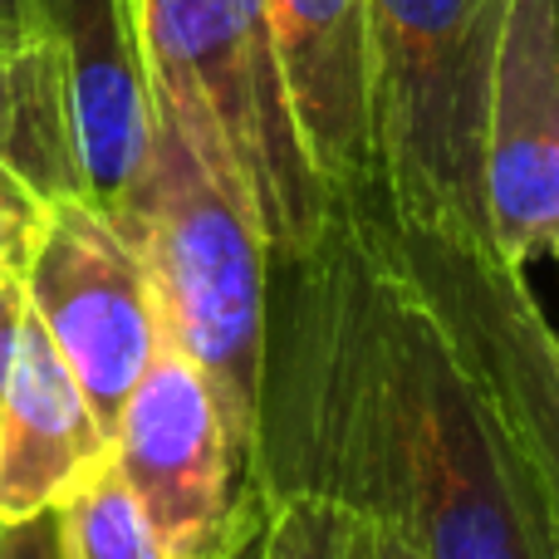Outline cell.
<instances>
[{
  "label": "cell",
  "instance_id": "cell-1",
  "mask_svg": "<svg viewBox=\"0 0 559 559\" xmlns=\"http://www.w3.org/2000/svg\"><path fill=\"white\" fill-rule=\"evenodd\" d=\"M255 491L324 496L423 559H559L383 187L334 197L314 246L271 261Z\"/></svg>",
  "mask_w": 559,
  "mask_h": 559
},
{
  "label": "cell",
  "instance_id": "cell-2",
  "mask_svg": "<svg viewBox=\"0 0 559 559\" xmlns=\"http://www.w3.org/2000/svg\"><path fill=\"white\" fill-rule=\"evenodd\" d=\"M157 143L114 226L143 255L163 334L216 388L251 452L271 338V246L216 128L187 98L157 94Z\"/></svg>",
  "mask_w": 559,
  "mask_h": 559
},
{
  "label": "cell",
  "instance_id": "cell-3",
  "mask_svg": "<svg viewBox=\"0 0 559 559\" xmlns=\"http://www.w3.org/2000/svg\"><path fill=\"white\" fill-rule=\"evenodd\" d=\"M506 0H364L378 187L393 216L486 236L481 138Z\"/></svg>",
  "mask_w": 559,
  "mask_h": 559
},
{
  "label": "cell",
  "instance_id": "cell-4",
  "mask_svg": "<svg viewBox=\"0 0 559 559\" xmlns=\"http://www.w3.org/2000/svg\"><path fill=\"white\" fill-rule=\"evenodd\" d=\"M393 226L423 295L481 378L559 545V329L535 299L531 275L501 261L491 241L403 216Z\"/></svg>",
  "mask_w": 559,
  "mask_h": 559
},
{
  "label": "cell",
  "instance_id": "cell-5",
  "mask_svg": "<svg viewBox=\"0 0 559 559\" xmlns=\"http://www.w3.org/2000/svg\"><path fill=\"white\" fill-rule=\"evenodd\" d=\"M114 466L182 559H222L271 511L216 388L167 334L114 423Z\"/></svg>",
  "mask_w": 559,
  "mask_h": 559
},
{
  "label": "cell",
  "instance_id": "cell-6",
  "mask_svg": "<svg viewBox=\"0 0 559 559\" xmlns=\"http://www.w3.org/2000/svg\"><path fill=\"white\" fill-rule=\"evenodd\" d=\"M20 289L114 442L118 413L163 344V309L143 255L98 206L49 197Z\"/></svg>",
  "mask_w": 559,
  "mask_h": 559
},
{
  "label": "cell",
  "instance_id": "cell-7",
  "mask_svg": "<svg viewBox=\"0 0 559 559\" xmlns=\"http://www.w3.org/2000/svg\"><path fill=\"white\" fill-rule=\"evenodd\" d=\"M29 35L55 74L74 197L114 222L157 143V94L128 0H29Z\"/></svg>",
  "mask_w": 559,
  "mask_h": 559
},
{
  "label": "cell",
  "instance_id": "cell-8",
  "mask_svg": "<svg viewBox=\"0 0 559 559\" xmlns=\"http://www.w3.org/2000/svg\"><path fill=\"white\" fill-rule=\"evenodd\" d=\"M486 236L515 271L559 261V0H506L481 138Z\"/></svg>",
  "mask_w": 559,
  "mask_h": 559
},
{
  "label": "cell",
  "instance_id": "cell-9",
  "mask_svg": "<svg viewBox=\"0 0 559 559\" xmlns=\"http://www.w3.org/2000/svg\"><path fill=\"white\" fill-rule=\"evenodd\" d=\"M299 143L329 202L378 187L364 0H261Z\"/></svg>",
  "mask_w": 559,
  "mask_h": 559
},
{
  "label": "cell",
  "instance_id": "cell-10",
  "mask_svg": "<svg viewBox=\"0 0 559 559\" xmlns=\"http://www.w3.org/2000/svg\"><path fill=\"white\" fill-rule=\"evenodd\" d=\"M108 456L104 423L25 305L0 403V525L64 506Z\"/></svg>",
  "mask_w": 559,
  "mask_h": 559
},
{
  "label": "cell",
  "instance_id": "cell-11",
  "mask_svg": "<svg viewBox=\"0 0 559 559\" xmlns=\"http://www.w3.org/2000/svg\"><path fill=\"white\" fill-rule=\"evenodd\" d=\"M69 559H182L147 521L133 486L118 476L114 456L59 506Z\"/></svg>",
  "mask_w": 559,
  "mask_h": 559
},
{
  "label": "cell",
  "instance_id": "cell-12",
  "mask_svg": "<svg viewBox=\"0 0 559 559\" xmlns=\"http://www.w3.org/2000/svg\"><path fill=\"white\" fill-rule=\"evenodd\" d=\"M261 559H364V525L324 496H280Z\"/></svg>",
  "mask_w": 559,
  "mask_h": 559
},
{
  "label": "cell",
  "instance_id": "cell-13",
  "mask_svg": "<svg viewBox=\"0 0 559 559\" xmlns=\"http://www.w3.org/2000/svg\"><path fill=\"white\" fill-rule=\"evenodd\" d=\"M49 216V197L20 173L10 157H0V280H25V265L39 246Z\"/></svg>",
  "mask_w": 559,
  "mask_h": 559
},
{
  "label": "cell",
  "instance_id": "cell-14",
  "mask_svg": "<svg viewBox=\"0 0 559 559\" xmlns=\"http://www.w3.org/2000/svg\"><path fill=\"white\" fill-rule=\"evenodd\" d=\"M0 559H69L59 506L55 511H39V515H25V521L0 525Z\"/></svg>",
  "mask_w": 559,
  "mask_h": 559
},
{
  "label": "cell",
  "instance_id": "cell-15",
  "mask_svg": "<svg viewBox=\"0 0 559 559\" xmlns=\"http://www.w3.org/2000/svg\"><path fill=\"white\" fill-rule=\"evenodd\" d=\"M20 319H25V289H20V280H0V403H5V378H10V358H15Z\"/></svg>",
  "mask_w": 559,
  "mask_h": 559
},
{
  "label": "cell",
  "instance_id": "cell-16",
  "mask_svg": "<svg viewBox=\"0 0 559 559\" xmlns=\"http://www.w3.org/2000/svg\"><path fill=\"white\" fill-rule=\"evenodd\" d=\"M364 559H423L413 545H403L397 535L383 531H364Z\"/></svg>",
  "mask_w": 559,
  "mask_h": 559
},
{
  "label": "cell",
  "instance_id": "cell-17",
  "mask_svg": "<svg viewBox=\"0 0 559 559\" xmlns=\"http://www.w3.org/2000/svg\"><path fill=\"white\" fill-rule=\"evenodd\" d=\"M29 35V0H0V45Z\"/></svg>",
  "mask_w": 559,
  "mask_h": 559
},
{
  "label": "cell",
  "instance_id": "cell-18",
  "mask_svg": "<svg viewBox=\"0 0 559 559\" xmlns=\"http://www.w3.org/2000/svg\"><path fill=\"white\" fill-rule=\"evenodd\" d=\"M265 521H271V511H265ZM265 521H255L251 531L241 535V540L231 545V550H226L222 559H261V545H265Z\"/></svg>",
  "mask_w": 559,
  "mask_h": 559
},
{
  "label": "cell",
  "instance_id": "cell-19",
  "mask_svg": "<svg viewBox=\"0 0 559 559\" xmlns=\"http://www.w3.org/2000/svg\"><path fill=\"white\" fill-rule=\"evenodd\" d=\"M128 5H133V20H138V15H143V10H147V5H163V0H128Z\"/></svg>",
  "mask_w": 559,
  "mask_h": 559
}]
</instances>
